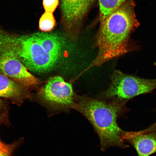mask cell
<instances>
[{
	"instance_id": "obj_13",
	"label": "cell",
	"mask_w": 156,
	"mask_h": 156,
	"mask_svg": "<svg viewBox=\"0 0 156 156\" xmlns=\"http://www.w3.org/2000/svg\"><path fill=\"white\" fill-rule=\"evenodd\" d=\"M3 125L9 126L11 124L7 105L5 102L0 99V127Z\"/></svg>"
},
{
	"instance_id": "obj_11",
	"label": "cell",
	"mask_w": 156,
	"mask_h": 156,
	"mask_svg": "<svg viewBox=\"0 0 156 156\" xmlns=\"http://www.w3.org/2000/svg\"><path fill=\"white\" fill-rule=\"evenodd\" d=\"M56 20L52 13L47 12L43 14L39 21V27L43 32H50L55 27Z\"/></svg>"
},
{
	"instance_id": "obj_7",
	"label": "cell",
	"mask_w": 156,
	"mask_h": 156,
	"mask_svg": "<svg viewBox=\"0 0 156 156\" xmlns=\"http://www.w3.org/2000/svg\"><path fill=\"white\" fill-rule=\"evenodd\" d=\"M62 19L70 38L77 37L81 23L94 0H60Z\"/></svg>"
},
{
	"instance_id": "obj_14",
	"label": "cell",
	"mask_w": 156,
	"mask_h": 156,
	"mask_svg": "<svg viewBox=\"0 0 156 156\" xmlns=\"http://www.w3.org/2000/svg\"><path fill=\"white\" fill-rule=\"evenodd\" d=\"M59 3V0H43V5L47 12L53 13L55 11Z\"/></svg>"
},
{
	"instance_id": "obj_10",
	"label": "cell",
	"mask_w": 156,
	"mask_h": 156,
	"mask_svg": "<svg viewBox=\"0 0 156 156\" xmlns=\"http://www.w3.org/2000/svg\"><path fill=\"white\" fill-rule=\"evenodd\" d=\"M127 0H98L100 20H105L114 12L121 6Z\"/></svg>"
},
{
	"instance_id": "obj_6",
	"label": "cell",
	"mask_w": 156,
	"mask_h": 156,
	"mask_svg": "<svg viewBox=\"0 0 156 156\" xmlns=\"http://www.w3.org/2000/svg\"><path fill=\"white\" fill-rule=\"evenodd\" d=\"M15 55L0 41V73L29 88L41 81L29 73Z\"/></svg>"
},
{
	"instance_id": "obj_1",
	"label": "cell",
	"mask_w": 156,
	"mask_h": 156,
	"mask_svg": "<svg viewBox=\"0 0 156 156\" xmlns=\"http://www.w3.org/2000/svg\"><path fill=\"white\" fill-rule=\"evenodd\" d=\"M0 41L13 52L27 69L49 71L57 63L65 47V40L55 32L19 34L0 27Z\"/></svg>"
},
{
	"instance_id": "obj_9",
	"label": "cell",
	"mask_w": 156,
	"mask_h": 156,
	"mask_svg": "<svg viewBox=\"0 0 156 156\" xmlns=\"http://www.w3.org/2000/svg\"><path fill=\"white\" fill-rule=\"evenodd\" d=\"M28 89L20 83L0 73V98L9 99L14 104L20 105L29 96Z\"/></svg>"
},
{
	"instance_id": "obj_2",
	"label": "cell",
	"mask_w": 156,
	"mask_h": 156,
	"mask_svg": "<svg viewBox=\"0 0 156 156\" xmlns=\"http://www.w3.org/2000/svg\"><path fill=\"white\" fill-rule=\"evenodd\" d=\"M134 3L127 1L105 20L97 34L95 46L98 48L96 58L80 76L94 67L136 50L130 42V36L138 26Z\"/></svg>"
},
{
	"instance_id": "obj_4",
	"label": "cell",
	"mask_w": 156,
	"mask_h": 156,
	"mask_svg": "<svg viewBox=\"0 0 156 156\" xmlns=\"http://www.w3.org/2000/svg\"><path fill=\"white\" fill-rule=\"evenodd\" d=\"M110 83L103 96L106 100L124 102L156 89V79H146L115 70L110 77Z\"/></svg>"
},
{
	"instance_id": "obj_5",
	"label": "cell",
	"mask_w": 156,
	"mask_h": 156,
	"mask_svg": "<svg viewBox=\"0 0 156 156\" xmlns=\"http://www.w3.org/2000/svg\"><path fill=\"white\" fill-rule=\"evenodd\" d=\"M38 95L44 102L58 110L72 108L75 97L71 84L60 76L50 77L40 89Z\"/></svg>"
},
{
	"instance_id": "obj_12",
	"label": "cell",
	"mask_w": 156,
	"mask_h": 156,
	"mask_svg": "<svg viewBox=\"0 0 156 156\" xmlns=\"http://www.w3.org/2000/svg\"><path fill=\"white\" fill-rule=\"evenodd\" d=\"M23 141V138H20L12 143L7 144L2 141L0 138V156H12Z\"/></svg>"
},
{
	"instance_id": "obj_15",
	"label": "cell",
	"mask_w": 156,
	"mask_h": 156,
	"mask_svg": "<svg viewBox=\"0 0 156 156\" xmlns=\"http://www.w3.org/2000/svg\"><path fill=\"white\" fill-rule=\"evenodd\" d=\"M155 131H156V122L146 129L140 130V132L142 133H146Z\"/></svg>"
},
{
	"instance_id": "obj_8",
	"label": "cell",
	"mask_w": 156,
	"mask_h": 156,
	"mask_svg": "<svg viewBox=\"0 0 156 156\" xmlns=\"http://www.w3.org/2000/svg\"><path fill=\"white\" fill-rule=\"evenodd\" d=\"M123 139L133 146L138 156H150L156 153V131L146 133L126 131Z\"/></svg>"
},
{
	"instance_id": "obj_3",
	"label": "cell",
	"mask_w": 156,
	"mask_h": 156,
	"mask_svg": "<svg viewBox=\"0 0 156 156\" xmlns=\"http://www.w3.org/2000/svg\"><path fill=\"white\" fill-rule=\"evenodd\" d=\"M72 106L86 117L98 135L101 151L117 147H129L123 139L126 131L119 126L117 120L129 111L127 101L102 100L87 97H79Z\"/></svg>"
}]
</instances>
